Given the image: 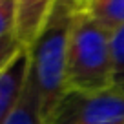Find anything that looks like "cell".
Segmentation results:
<instances>
[{
	"mask_svg": "<svg viewBox=\"0 0 124 124\" xmlns=\"http://www.w3.org/2000/svg\"><path fill=\"white\" fill-rule=\"evenodd\" d=\"M24 44L20 42V39L16 37V33L0 39V75L4 73V70L15 60V57L24 49Z\"/></svg>",
	"mask_w": 124,
	"mask_h": 124,
	"instance_id": "9",
	"label": "cell"
},
{
	"mask_svg": "<svg viewBox=\"0 0 124 124\" xmlns=\"http://www.w3.org/2000/svg\"><path fill=\"white\" fill-rule=\"evenodd\" d=\"M80 6L109 33H115L124 26V0H84Z\"/></svg>",
	"mask_w": 124,
	"mask_h": 124,
	"instance_id": "7",
	"label": "cell"
},
{
	"mask_svg": "<svg viewBox=\"0 0 124 124\" xmlns=\"http://www.w3.org/2000/svg\"><path fill=\"white\" fill-rule=\"evenodd\" d=\"M78 2H84V0H78Z\"/></svg>",
	"mask_w": 124,
	"mask_h": 124,
	"instance_id": "11",
	"label": "cell"
},
{
	"mask_svg": "<svg viewBox=\"0 0 124 124\" xmlns=\"http://www.w3.org/2000/svg\"><path fill=\"white\" fill-rule=\"evenodd\" d=\"M113 58V88L124 91V26L111 33Z\"/></svg>",
	"mask_w": 124,
	"mask_h": 124,
	"instance_id": "8",
	"label": "cell"
},
{
	"mask_svg": "<svg viewBox=\"0 0 124 124\" xmlns=\"http://www.w3.org/2000/svg\"><path fill=\"white\" fill-rule=\"evenodd\" d=\"M6 124H46L42 115V108H40L39 93H37L35 84L29 77V71H27V78H26V84H24L22 95H20L18 102H16L15 109L9 115Z\"/></svg>",
	"mask_w": 124,
	"mask_h": 124,
	"instance_id": "6",
	"label": "cell"
},
{
	"mask_svg": "<svg viewBox=\"0 0 124 124\" xmlns=\"http://www.w3.org/2000/svg\"><path fill=\"white\" fill-rule=\"evenodd\" d=\"M78 9H80L78 0H55L44 27L33 40V44L27 47L29 77L39 93L40 108L46 122L68 93V44Z\"/></svg>",
	"mask_w": 124,
	"mask_h": 124,
	"instance_id": "1",
	"label": "cell"
},
{
	"mask_svg": "<svg viewBox=\"0 0 124 124\" xmlns=\"http://www.w3.org/2000/svg\"><path fill=\"white\" fill-rule=\"evenodd\" d=\"M27 71H29V53L27 47H24L0 75V124L8 122L9 115L15 109L26 84Z\"/></svg>",
	"mask_w": 124,
	"mask_h": 124,
	"instance_id": "4",
	"label": "cell"
},
{
	"mask_svg": "<svg viewBox=\"0 0 124 124\" xmlns=\"http://www.w3.org/2000/svg\"><path fill=\"white\" fill-rule=\"evenodd\" d=\"M113 88L111 33L78 9L68 44L66 89L101 93Z\"/></svg>",
	"mask_w": 124,
	"mask_h": 124,
	"instance_id": "2",
	"label": "cell"
},
{
	"mask_svg": "<svg viewBox=\"0 0 124 124\" xmlns=\"http://www.w3.org/2000/svg\"><path fill=\"white\" fill-rule=\"evenodd\" d=\"M46 124H124V91H68Z\"/></svg>",
	"mask_w": 124,
	"mask_h": 124,
	"instance_id": "3",
	"label": "cell"
},
{
	"mask_svg": "<svg viewBox=\"0 0 124 124\" xmlns=\"http://www.w3.org/2000/svg\"><path fill=\"white\" fill-rule=\"evenodd\" d=\"M16 2V37L26 47L33 44L44 27L55 0H15Z\"/></svg>",
	"mask_w": 124,
	"mask_h": 124,
	"instance_id": "5",
	"label": "cell"
},
{
	"mask_svg": "<svg viewBox=\"0 0 124 124\" xmlns=\"http://www.w3.org/2000/svg\"><path fill=\"white\" fill-rule=\"evenodd\" d=\"M16 29V2L0 0V39L15 33Z\"/></svg>",
	"mask_w": 124,
	"mask_h": 124,
	"instance_id": "10",
	"label": "cell"
}]
</instances>
